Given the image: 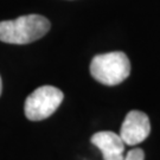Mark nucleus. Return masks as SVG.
Returning <instances> with one entry per match:
<instances>
[{
    "label": "nucleus",
    "mask_w": 160,
    "mask_h": 160,
    "mask_svg": "<svg viewBox=\"0 0 160 160\" xmlns=\"http://www.w3.org/2000/svg\"><path fill=\"white\" fill-rule=\"evenodd\" d=\"M50 22L39 14H26L0 22V40L7 44H29L45 36Z\"/></svg>",
    "instance_id": "f257e3e1"
},
{
    "label": "nucleus",
    "mask_w": 160,
    "mask_h": 160,
    "mask_svg": "<svg viewBox=\"0 0 160 160\" xmlns=\"http://www.w3.org/2000/svg\"><path fill=\"white\" fill-rule=\"evenodd\" d=\"M90 74L104 86H118L131 74V63L122 51L96 55L90 63Z\"/></svg>",
    "instance_id": "f03ea898"
},
{
    "label": "nucleus",
    "mask_w": 160,
    "mask_h": 160,
    "mask_svg": "<svg viewBox=\"0 0 160 160\" xmlns=\"http://www.w3.org/2000/svg\"><path fill=\"white\" fill-rule=\"evenodd\" d=\"M64 95L58 88L42 86L30 94L24 106L25 116L31 121H40L51 116L63 101Z\"/></svg>",
    "instance_id": "7ed1b4c3"
},
{
    "label": "nucleus",
    "mask_w": 160,
    "mask_h": 160,
    "mask_svg": "<svg viewBox=\"0 0 160 160\" xmlns=\"http://www.w3.org/2000/svg\"><path fill=\"white\" fill-rule=\"evenodd\" d=\"M151 133L148 116L140 110H132L125 118L120 131V137L125 145L134 146L142 142Z\"/></svg>",
    "instance_id": "20e7f679"
},
{
    "label": "nucleus",
    "mask_w": 160,
    "mask_h": 160,
    "mask_svg": "<svg viewBox=\"0 0 160 160\" xmlns=\"http://www.w3.org/2000/svg\"><path fill=\"white\" fill-rule=\"evenodd\" d=\"M92 142L101 151L104 160L125 159V142L120 135L113 132H97L92 137Z\"/></svg>",
    "instance_id": "39448f33"
},
{
    "label": "nucleus",
    "mask_w": 160,
    "mask_h": 160,
    "mask_svg": "<svg viewBox=\"0 0 160 160\" xmlns=\"http://www.w3.org/2000/svg\"><path fill=\"white\" fill-rule=\"evenodd\" d=\"M145 159V153L141 148L131 149L126 155L123 160H143Z\"/></svg>",
    "instance_id": "423d86ee"
},
{
    "label": "nucleus",
    "mask_w": 160,
    "mask_h": 160,
    "mask_svg": "<svg viewBox=\"0 0 160 160\" xmlns=\"http://www.w3.org/2000/svg\"><path fill=\"white\" fill-rule=\"evenodd\" d=\"M1 90H2V82H1V77H0V95H1Z\"/></svg>",
    "instance_id": "0eeeda50"
}]
</instances>
